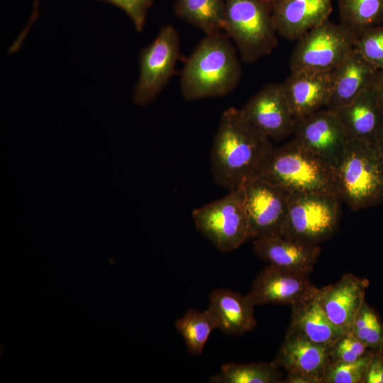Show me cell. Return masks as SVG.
<instances>
[{"mask_svg":"<svg viewBox=\"0 0 383 383\" xmlns=\"http://www.w3.org/2000/svg\"><path fill=\"white\" fill-rule=\"evenodd\" d=\"M372 88L383 112V70L378 71L372 84Z\"/></svg>","mask_w":383,"mask_h":383,"instance_id":"obj_34","label":"cell"},{"mask_svg":"<svg viewBox=\"0 0 383 383\" xmlns=\"http://www.w3.org/2000/svg\"><path fill=\"white\" fill-rule=\"evenodd\" d=\"M271 1L225 0L224 33L245 63L271 54L278 45Z\"/></svg>","mask_w":383,"mask_h":383,"instance_id":"obj_5","label":"cell"},{"mask_svg":"<svg viewBox=\"0 0 383 383\" xmlns=\"http://www.w3.org/2000/svg\"><path fill=\"white\" fill-rule=\"evenodd\" d=\"M364 383H383V353L373 354L367 367Z\"/></svg>","mask_w":383,"mask_h":383,"instance_id":"obj_32","label":"cell"},{"mask_svg":"<svg viewBox=\"0 0 383 383\" xmlns=\"http://www.w3.org/2000/svg\"><path fill=\"white\" fill-rule=\"evenodd\" d=\"M180 58L178 33L172 25L162 26L139 56V77L133 101L139 106L153 101L176 72Z\"/></svg>","mask_w":383,"mask_h":383,"instance_id":"obj_9","label":"cell"},{"mask_svg":"<svg viewBox=\"0 0 383 383\" xmlns=\"http://www.w3.org/2000/svg\"><path fill=\"white\" fill-rule=\"evenodd\" d=\"M369 281L344 273L334 284L318 289L316 299L330 321L343 333H350L362 306Z\"/></svg>","mask_w":383,"mask_h":383,"instance_id":"obj_15","label":"cell"},{"mask_svg":"<svg viewBox=\"0 0 383 383\" xmlns=\"http://www.w3.org/2000/svg\"><path fill=\"white\" fill-rule=\"evenodd\" d=\"M377 145L383 158V127L377 136Z\"/></svg>","mask_w":383,"mask_h":383,"instance_id":"obj_35","label":"cell"},{"mask_svg":"<svg viewBox=\"0 0 383 383\" xmlns=\"http://www.w3.org/2000/svg\"><path fill=\"white\" fill-rule=\"evenodd\" d=\"M174 13L205 34L224 32L225 0H177Z\"/></svg>","mask_w":383,"mask_h":383,"instance_id":"obj_23","label":"cell"},{"mask_svg":"<svg viewBox=\"0 0 383 383\" xmlns=\"http://www.w3.org/2000/svg\"><path fill=\"white\" fill-rule=\"evenodd\" d=\"M382 204H383V202H382Z\"/></svg>","mask_w":383,"mask_h":383,"instance_id":"obj_36","label":"cell"},{"mask_svg":"<svg viewBox=\"0 0 383 383\" xmlns=\"http://www.w3.org/2000/svg\"><path fill=\"white\" fill-rule=\"evenodd\" d=\"M38 2H39V0H33V9L30 14V17L28 19V22L26 24V26L24 27L23 30L21 31L20 35L18 36L16 40L13 42V43L9 48V53L15 52L20 48L31 26L33 25L35 19L38 18Z\"/></svg>","mask_w":383,"mask_h":383,"instance_id":"obj_33","label":"cell"},{"mask_svg":"<svg viewBox=\"0 0 383 383\" xmlns=\"http://www.w3.org/2000/svg\"><path fill=\"white\" fill-rule=\"evenodd\" d=\"M254 308L247 295L227 289H214L209 296L208 309L218 322V329L228 335H240L255 328Z\"/></svg>","mask_w":383,"mask_h":383,"instance_id":"obj_21","label":"cell"},{"mask_svg":"<svg viewBox=\"0 0 383 383\" xmlns=\"http://www.w3.org/2000/svg\"><path fill=\"white\" fill-rule=\"evenodd\" d=\"M340 23L355 36L383 22V0H338Z\"/></svg>","mask_w":383,"mask_h":383,"instance_id":"obj_24","label":"cell"},{"mask_svg":"<svg viewBox=\"0 0 383 383\" xmlns=\"http://www.w3.org/2000/svg\"><path fill=\"white\" fill-rule=\"evenodd\" d=\"M174 325L192 355L201 354L210 334L218 328V322L209 309L205 311L190 309L178 318Z\"/></svg>","mask_w":383,"mask_h":383,"instance_id":"obj_26","label":"cell"},{"mask_svg":"<svg viewBox=\"0 0 383 383\" xmlns=\"http://www.w3.org/2000/svg\"><path fill=\"white\" fill-rule=\"evenodd\" d=\"M249 238L281 235L290 193L259 177L244 186Z\"/></svg>","mask_w":383,"mask_h":383,"instance_id":"obj_10","label":"cell"},{"mask_svg":"<svg viewBox=\"0 0 383 383\" xmlns=\"http://www.w3.org/2000/svg\"><path fill=\"white\" fill-rule=\"evenodd\" d=\"M340 199L334 194L291 193L281 235L300 243L319 245L338 227Z\"/></svg>","mask_w":383,"mask_h":383,"instance_id":"obj_6","label":"cell"},{"mask_svg":"<svg viewBox=\"0 0 383 383\" xmlns=\"http://www.w3.org/2000/svg\"><path fill=\"white\" fill-rule=\"evenodd\" d=\"M374 353L352 362H334L328 367L323 383H364L367 367Z\"/></svg>","mask_w":383,"mask_h":383,"instance_id":"obj_28","label":"cell"},{"mask_svg":"<svg viewBox=\"0 0 383 383\" xmlns=\"http://www.w3.org/2000/svg\"><path fill=\"white\" fill-rule=\"evenodd\" d=\"M372 352L351 333L342 335L330 348L331 362H352Z\"/></svg>","mask_w":383,"mask_h":383,"instance_id":"obj_30","label":"cell"},{"mask_svg":"<svg viewBox=\"0 0 383 383\" xmlns=\"http://www.w3.org/2000/svg\"><path fill=\"white\" fill-rule=\"evenodd\" d=\"M256 177L290 194L320 193L338 196L334 167L294 138L272 148Z\"/></svg>","mask_w":383,"mask_h":383,"instance_id":"obj_3","label":"cell"},{"mask_svg":"<svg viewBox=\"0 0 383 383\" xmlns=\"http://www.w3.org/2000/svg\"><path fill=\"white\" fill-rule=\"evenodd\" d=\"M356 36L329 18L297 40L289 60L291 72L333 71L353 50Z\"/></svg>","mask_w":383,"mask_h":383,"instance_id":"obj_8","label":"cell"},{"mask_svg":"<svg viewBox=\"0 0 383 383\" xmlns=\"http://www.w3.org/2000/svg\"><path fill=\"white\" fill-rule=\"evenodd\" d=\"M316 295L291 307L292 318L287 331L331 348L345 333L330 321Z\"/></svg>","mask_w":383,"mask_h":383,"instance_id":"obj_22","label":"cell"},{"mask_svg":"<svg viewBox=\"0 0 383 383\" xmlns=\"http://www.w3.org/2000/svg\"><path fill=\"white\" fill-rule=\"evenodd\" d=\"M123 10L131 19L138 32H141L145 23L147 12L154 0H102Z\"/></svg>","mask_w":383,"mask_h":383,"instance_id":"obj_31","label":"cell"},{"mask_svg":"<svg viewBox=\"0 0 383 383\" xmlns=\"http://www.w3.org/2000/svg\"><path fill=\"white\" fill-rule=\"evenodd\" d=\"M354 48L376 69L383 70V26L361 32L356 36Z\"/></svg>","mask_w":383,"mask_h":383,"instance_id":"obj_29","label":"cell"},{"mask_svg":"<svg viewBox=\"0 0 383 383\" xmlns=\"http://www.w3.org/2000/svg\"><path fill=\"white\" fill-rule=\"evenodd\" d=\"M274 362L287 372L284 382L323 383L331 363L330 347L287 331Z\"/></svg>","mask_w":383,"mask_h":383,"instance_id":"obj_13","label":"cell"},{"mask_svg":"<svg viewBox=\"0 0 383 383\" xmlns=\"http://www.w3.org/2000/svg\"><path fill=\"white\" fill-rule=\"evenodd\" d=\"M240 110L254 127L271 140L281 141L293 135L296 119L282 83L264 86Z\"/></svg>","mask_w":383,"mask_h":383,"instance_id":"obj_11","label":"cell"},{"mask_svg":"<svg viewBox=\"0 0 383 383\" xmlns=\"http://www.w3.org/2000/svg\"><path fill=\"white\" fill-rule=\"evenodd\" d=\"M274 362L248 364L228 363L222 366L219 373L212 376V383H279L284 382L282 374Z\"/></svg>","mask_w":383,"mask_h":383,"instance_id":"obj_25","label":"cell"},{"mask_svg":"<svg viewBox=\"0 0 383 383\" xmlns=\"http://www.w3.org/2000/svg\"><path fill=\"white\" fill-rule=\"evenodd\" d=\"M241 74L236 49L227 35L206 34L185 61L180 90L191 101L223 96L237 87Z\"/></svg>","mask_w":383,"mask_h":383,"instance_id":"obj_2","label":"cell"},{"mask_svg":"<svg viewBox=\"0 0 383 383\" xmlns=\"http://www.w3.org/2000/svg\"><path fill=\"white\" fill-rule=\"evenodd\" d=\"M350 333L374 353H383V322L378 313L365 301Z\"/></svg>","mask_w":383,"mask_h":383,"instance_id":"obj_27","label":"cell"},{"mask_svg":"<svg viewBox=\"0 0 383 383\" xmlns=\"http://www.w3.org/2000/svg\"><path fill=\"white\" fill-rule=\"evenodd\" d=\"M335 113L347 138L377 142L383 127V112L372 85Z\"/></svg>","mask_w":383,"mask_h":383,"instance_id":"obj_20","label":"cell"},{"mask_svg":"<svg viewBox=\"0 0 383 383\" xmlns=\"http://www.w3.org/2000/svg\"><path fill=\"white\" fill-rule=\"evenodd\" d=\"M378 70L355 48L332 71V88L326 109L336 112L370 87Z\"/></svg>","mask_w":383,"mask_h":383,"instance_id":"obj_18","label":"cell"},{"mask_svg":"<svg viewBox=\"0 0 383 383\" xmlns=\"http://www.w3.org/2000/svg\"><path fill=\"white\" fill-rule=\"evenodd\" d=\"M318 290L309 274L269 264L256 277L247 296L255 306L272 304L292 307L314 296Z\"/></svg>","mask_w":383,"mask_h":383,"instance_id":"obj_12","label":"cell"},{"mask_svg":"<svg viewBox=\"0 0 383 383\" xmlns=\"http://www.w3.org/2000/svg\"><path fill=\"white\" fill-rule=\"evenodd\" d=\"M272 16L278 35L297 40L328 19L333 0H272Z\"/></svg>","mask_w":383,"mask_h":383,"instance_id":"obj_16","label":"cell"},{"mask_svg":"<svg viewBox=\"0 0 383 383\" xmlns=\"http://www.w3.org/2000/svg\"><path fill=\"white\" fill-rule=\"evenodd\" d=\"M253 251L269 264L309 275L320 255L321 247L300 243L281 235H270L255 238Z\"/></svg>","mask_w":383,"mask_h":383,"instance_id":"obj_19","label":"cell"},{"mask_svg":"<svg viewBox=\"0 0 383 383\" xmlns=\"http://www.w3.org/2000/svg\"><path fill=\"white\" fill-rule=\"evenodd\" d=\"M334 170L338 196L350 209L383 202V158L377 142L348 138Z\"/></svg>","mask_w":383,"mask_h":383,"instance_id":"obj_4","label":"cell"},{"mask_svg":"<svg viewBox=\"0 0 383 383\" xmlns=\"http://www.w3.org/2000/svg\"><path fill=\"white\" fill-rule=\"evenodd\" d=\"M192 216L198 231L219 250L232 251L249 239L243 187L196 209Z\"/></svg>","mask_w":383,"mask_h":383,"instance_id":"obj_7","label":"cell"},{"mask_svg":"<svg viewBox=\"0 0 383 383\" xmlns=\"http://www.w3.org/2000/svg\"><path fill=\"white\" fill-rule=\"evenodd\" d=\"M282 85L296 120L326 108L331 93L332 71L291 72Z\"/></svg>","mask_w":383,"mask_h":383,"instance_id":"obj_17","label":"cell"},{"mask_svg":"<svg viewBox=\"0 0 383 383\" xmlns=\"http://www.w3.org/2000/svg\"><path fill=\"white\" fill-rule=\"evenodd\" d=\"M293 135L333 167L340 160L348 139L337 113L326 108L296 119Z\"/></svg>","mask_w":383,"mask_h":383,"instance_id":"obj_14","label":"cell"},{"mask_svg":"<svg viewBox=\"0 0 383 383\" xmlns=\"http://www.w3.org/2000/svg\"><path fill=\"white\" fill-rule=\"evenodd\" d=\"M273 147L271 140L254 127L240 109L225 110L213 140L211 169L216 183L229 191L256 177Z\"/></svg>","mask_w":383,"mask_h":383,"instance_id":"obj_1","label":"cell"}]
</instances>
